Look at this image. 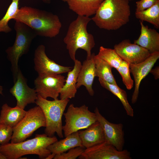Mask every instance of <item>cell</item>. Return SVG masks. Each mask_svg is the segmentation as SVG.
Listing matches in <instances>:
<instances>
[{"mask_svg":"<svg viewBox=\"0 0 159 159\" xmlns=\"http://www.w3.org/2000/svg\"><path fill=\"white\" fill-rule=\"evenodd\" d=\"M30 27L37 35L53 38L58 35L62 24L58 16L47 11L24 6L19 9L13 19Z\"/></svg>","mask_w":159,"mask_h":159,"instance_id":"6da1fadb","label":"cell"},{"mask_svg":"<svg viewBox=\"0 0 159 159\" xmlns=\"http://www.w3.org/2000/svg\"><path fill=\"white\" fill-rule=\"evenodd\" d=\"M129 0H104L92 20L100 29L115 30L126 24L131 14Z\"/></svg>","mask_w":159,"mask_h":159,"instance_id":"7a4b0ae2","label":"cell"},{"mask_svg":"<svg viewBox=\"0 0 159 159\" xmlns=\"http://www.w3.org/2000/svg\"><path fill=\"white\" fill-rule=\"evenodd\" d=\"M91 18L78 15L70 24L63 41L66 45L71 59L74 62L76 59V52L78 49L85 50L87 57L92 54L91 50L95 45L93 36L88 32V24Z\"/></svg>","mask_w":159,"mask_h":159,"instance_id":"3957f363","label":"cell"},{"mask_svg":"<svg viewBox=\"0 0 159 159\" xmlns=\"http://www.w3.org/2000/svg\"><path fill=\"white\" fill-rule=\"evenodd\" d=\"M56 137L48 136L46 134L36 135L32 139L19 143H8L0 145V152L7 159H19L28 154H35L40 159L45 158L51 153L48 146L57 141Z\"/></svg>","mask_w":159,"mask_h":159,"instance_id":"277c9868","label":"cell"},{"mask_svg":"<svg viewBox=\"0 0 159 159\" xmlns=\"http://www.w3.org/2000/svg\"><path fill=\"white\" fill-rule=\"evenodd\" d=\"M69 101L68 99L50 101L38 95L35 103L44 115L46 123L44 132L48 136L52 137L56 133L60 138H63L62 118Z\"/></svg>","mask_w":159,"mask_h":159,"instance_id":"5b68a950","label":"cell"},{"mask_svg":"<svg viewBox=\"0 0 159 159\" xmlns=\"http://www.w3.org/2000/svg\"><path fill=\"white\" fill-rule=\"evenodd\" d=\"M14 26L16 37L13 45L6 50L7 57L11 65L14 83L16 80L19 68V59L29 51L32 40L37 36L34 31L25 24L15 21Z\"/></svg>","mask_w":159,"mask_h":159,"instance_id":"8992f818","label":"cell"},{"mask_svg":"<svg viewBox=\"0 0 159 159\" xmlns=\"http://www.w3.org/2000/svg\"><path fill=\"white\" fill-rule=\"evenodd\" d=\"M46 121L43 112L37 105L26 111L19 123L13 128L11 143H15L24 141L39 128L45 127Z\"/></svg>","mask_w":159,"mask_h":159,"instance_id":"52a82bcc","label":"cell"},{"mask_svg":"<svg viewBox=\"0 0 159 159\" xmlns=\"http://www.w3.org/2000/svg\"><path fill=\"white\" fill-rule=\"evenodd\" d=\"M65 124L62 126L64 136L86 128L97 121L95 112H91L85 105L79 107L70 104L64 113Z\"/></svg>","mask_w":159,"mask_h":159,"instance_id":"ba28073f","label":"cell"},{"mask_svg":"<svg viewBox=\"0 0 159 159\" xmlns=\"http://www.w3.org/2000/svg\"><path fill=\"white\" fill-rule=\"evenodd\" d=\"M34 61V69L38 76L54 75L68 72L72 67L62 66L50 59L45 52V47L39 45L35 49Z\"/></svg>","mask_w":159,"mask_h":159,"instance_id":"9c48e42d","label":"cell"},{"mask_svg":"<svg viewBox=\"0 0 159 159\" xmlns=\"http://www.w3.org/2000/svg\"><path fill=\"white\" fill-rule=\"evenodd\" d=\"M80 159H131L130 152L127 150H117L106 141L85 149L78 157Z\"/></svg>","mask_w":159,"mask_h":159,"instance_id":"30bf717a","label":"cell"},{"mask_svg":"<svg viewBox=\"0 0 159 159\" xmlns=\"http://www.w3.org/2000/svg\"><path fill=\"white\" fill-rule=\"evenodd\" d=\"M65 81V77L61 74L38 76L34 80L35 89L38 95L44 99H57Z\"/></svg>","mask_w":159,"mask_h":159,"instance_id":"8fae6325","label":"cell"},{"mask_svg":"<svg viewBox=\"0 0 159 159\" xmlns=\"http://www.w3.org/2000/svg\"><path fill=\"white\" fill-rule=\"evenodd\" d=\"M97 121L102 129L105 141L113 145L117 150H123L125 144L123 126L121 123L115 124L108 121L96 107L94 110Z\"/></svg>","mask_w":159,"mask_h":159,"instance_id":"7c38bea8","label":"cell"},{"mask_svg":"<svg viewBox=\"0 0 159 159\" xmlns=\"http://www.w3.org/2000/svg\"><path fill=\"white\" fill-rule=\"evenodd\" d=\"M114 49L123 60L129 64L140 63L151 54L147 49L136 44L131 43L127 39L115 44Z\"/></svg>","mask_w":159,"mask_h":159,"instance_id":"4fadbf2b","label":"cell"},{"mask_svg":"<svg viewBox=\"0 0 159 159\" xmlns=\"http://www.w3.org/2000/svg\"><path fill=\"white\" fill-rule=\"evenodd\" d=\"M10 92L16 99V106L24 109L29 104L35 103L38 94L35 89L29 87L20 69L16 81Z\"/></svg>","mask_w":159,"mask_h":159,"instance_id":"5bb4252c","label":"cell"},{"mask_svg":"<svg viewBox=\"0 0 159 159\" xmlns=\"http://www.w3.org/2000/svg\"><path fill=\"white\" fill-rule=\"evenodd\" d=\"M159 58V52L151 53L143 61L138 64H130V72L135 81V88L131 98V102L134 104L138 100L139 88L142 80L150 73L151 69Z\"/></svg>","mask_w":159,"mask_h":159,"instance_id":"9a60e30c","label":"cell"},{"mask_svg":"<svg viewBox=\"0 0 159 159\" xmlns=\"http://www.w3.org/2000/svg\"><path fill=\"white\" fill-rule=\"evenodd\" d=\"M95 77V68L93 53L90 56L87 57L86 59L82 65L77 80V89L82 86H84L89 94L91 96H93L94 91L92 85Z\"/></svg>","mask_w":159,"mask_h":159,"instance_id":"2e32d148","label":"cell"},{"mask_svg":"<svg viewBox=\"0 0 159 159\" xmlns=\"http://www.w3.org/2000/svg\"><path fill=\"white\" fill-rule=\"evenodd\" d=\"M141 31L138 38L134 41L148 50L150 54L159 52V33L155 30L150 28L140 21Z\"/></svg>","mask_w":159,"mask_h":159,"instance_id":"e0dca14e","label":"cell"},{"mask_svg":"<svg viewBox=\"0 0 159 159\" xmlns=\"http://www.w3.org/2000/svg\"><path fill=\"white\" fill-rule=\"evenodd\" d=\"M84 129L78 132L82 145L86 149L105 141L102 129L97 121Z\"/></svg>","mask_w":159,"mask_h":159,"instance_id":"ac0fdd59","label":"cell"},{"mask_svg":"<svg viewBox=\"0 0 159 159\" xmlns=\"http://www.w3.org/2000/svg\"><path fill=\"white\" fill-rule=\"evenodd\" d=\"M72 69L67 73L65 83L60 92L61 99H69L74 98L77 92L76 83L78 74L82 66L80 61L76 59Z\"/></svg>","mask_w":159,"mask_h":159,"instance_id":"d6986e66","label":"cell"},{"mask_svg":"<svg viewBox=\"0 0 159 159\" xmlns=\"http://www.w3.org/2000/svg\"><path fill=\"white\" fill-rule=\"evenodd\" d=\"M104 0H67L69 8L78 15L88 17L94 15Z\"/></svg>","mask_w":159,"mask_h":159,"instance_id":"ffe728a7","label":"cell"},{"mask_svg":"<svg viewBox=\"0 0 159 159\" xmlns=\"http://www.w3.org/2000/svg\"><path fill=\"white\" fill-rule=\"evenodd\" d=\"M83 146L78 132L72 133L63 139L57 140L49 145L47 149L51 153L55 155L65 152L74 147Z\"/></svg>","mask_w":159,"mask_h":159,"instance_id":"44dd1931","label":"cell"},{"mask_svg":"<svg viewBox=\"0 0 159 159\" xmlns=\"http://www.w3.org/2000/svg\"><path fill=\"white\" fill-rule=\"evenodd\" d=\"M26 111L16 106H9L6 103L1 107L0 115V124L13 128L16 125L25 115Z\"/></svg>","mask_w":159,"mask_h":159,"instance_id":"7402d4cb","label":"cell"},{"mask_svg":"<svg viewBox=\"0 0 159 159\" xmlns=\"http://www.w3.org/2000/svg\"><path fill=\"white\" fill-rule=\"evenodd\" d=\"M98 80L102 87L110 91L119 99L127 115L133 117L134 115V110L128 101L126 91L120 88L117 85L110 83L99 78Z\"/></svg>","mask_w":159,"mask_h":159,"instance_id":"603a6c76","label":"cell"},{"mask_svg":"<svg viewBox=\"0 0 159 159\" xmlns=\"http://www.w3.org/2000/svg\"><path fill=\"white\" fill-rule=\"evenodd\" d=\"M96 77L110 83L117 85L112 72V67L107 62L93 53Z\"/></svg>","mask_w":159,"mask_h":159,"instance_id":"cb8c5ba5","label":"cell"},{"mask_svg":"<svg viewBox=\"0 0 159 159\" xmlns=\"http://www.w3.org/2000/svg\"><path fill=\"white\" fill-rule=\"evenodd\" d=\"M136 18L140 21L151 24L156 28H159V1L151 7L144 10L135 12Z\"/></svg>","mask_w":159,"mask_h":159,"instance_id":"d4e9b609","label":"cell"},{"mask_svg":"<svg viewBox=\"0 0 159 159\" xmlns=\"http://www.w3.org/2000/svg\"><path fill=\"white\" fill-rule=\"evenodd\" d=\"M97 55L107 62L112 68L116 69L123 60L114 49L105 48L103 46L100 47Z\"/></svg>","mask_w":159,"mask_h":159,"instance_id":"484cf974","label":"cell"},{"mask_svg":"<svg viewBox=\"0 0 159 159\" xmlns=\"http://www.w3.org/2000/svg\"><path fill=\"white\" fill-rule=\"evenodd\" d=\"M19 0H12L6 12L3 17L0 20V32L8 33L11 32L12 29L8 25L10 20L13 19L18 12Z\"/></svg>","mask_w":159,"mask_h":159,"instance_id":"4316f807","label":"cell"},{"mask_svg":"<svg viewBox=\"0 0 159 159\" xmlns=\"http://www.w3.org/2000/svg\"><path fill=\"white\" fill-rule=\"evenodd\" d=\"M130 64L122 60L116 69L121 75L123 83L128 90H130L134 85V80L131 78L130 73Z\"/></svg>","mask_w":159,"mask_h":159,"instance_id":"83f0119b","label":"cell"},{"mask_svg":"<svg viewBox=\"0 0 159 159\" xmlns=\"http://www.w3.org/2000/svg\"><path fill=\"white\" fill-rule=\"evenodd\" d=\"M86 148L83 146L72 148L68 150L67 153L64 152L56 154L54 159H76L80 156Z\"/></svg>","mask_w":159,"mask_h":159,"instance_id":"f1b7e54d","label":"cell"},{"mask_svg":"<svg viewBox=\"0 0 159 159\" xmlns=\"http://www.w3.org/2000/svg\"><path fill=\"white\" fill-rule=\"evenodd\" d=\"M13 128L8 125L0 124V144L4 145L11 140L13 134Z\"/></svg>","mask_w":159,"mask_h":159,"instance_id":"f546056e","label":"cell"},{"mask_svg":"<svg viewBox=\"0 0 159 159\" xmlns=\"http://www.w3.org/2000/svg\"><path fill=\"white\" fill-rule=\"evenodd\" d=\"M159 0H140L136 2L135 12L146 9L155 4Z\"/></svg>","mask_w":159,"mask_h":159,"instance_id":"4dcf8cb0","label":"cell"},{"mask_svg":"<svg viewBox=\"0 0 159 159\" xmlns=\"http://www.w3.org/2000/svg\"><path fill=\"white\" fill-rule=\"evenodd\" d=\"M150 72L154 76L155 80H157L159 78V67L157 66L154 68H152L150 70Z\"/></svg>","mask_w":159,"mask_h":159,"instance_id":"1f68e13d","label":"cell"},{"mask_svg":"<svg viewBox=\"0 0 159 159\" xmlns=\"http://www.w3.org/2000/svg\"><path fill=\"white\" fill-rule=\"evenodd\" d=\"M56 155L53 153H51L45 159H52L54 158Z\"/></svg>","mask_w":159,"mask_h":159,"instance_id":"d6a6232c","label":"cell"},{"mask_svg":"<svg viewBox=\"0 0 159 159\" xmlns=\"http://www.w3.org/2000/svg\"><path fill=\"white\" fill-rule=\"evenodd\" d=\"M0 159H7L6 157L0 152Z\"/></svg>","mask_w":159,"mask_h":159,"instance_id":"836d02e7","label":"cell"},{"mask_svg":"<svg viewBox=\"0 0 159 159\" xmlns=\"http://www.w3.org/2000/svg\"><path fill=\"white\" fill-rule=\"evenodd\" d=\"M2 90L3 87L1 86H0V94L2 95Z\"/></svg>","mask_w":159,"mask_h":159,"instance_id":"e575fe53","label":"cell"},{"mask_svg":"<svg viewBox=\"0 0 159 159\" xmlns=\"http://www.w3.org/2000/svg\"><path fill=\"white\" fill-rule=\"evenodd\" d=\"M44 2L47 3H49L50 2L51 0H42Z\"/></svg>","mask_w":159,"mask_h":159,"instance_id":"d590c367","label":"cell"},{"mask_svg":"<svg viewBox=\"0 0 159 159\" xmlns=\"http://www.w3.org/2000/svg\"><path fill=\"white\" fill-rule=\"evenodd\" d=\"M61 0L64 2H67V0Z\"/></svg>","mask_w":159,"mask_h":159,"instance_id":"8d00e7d4","label":"cell"},{"mask_svg":"<svg viewBox=\"0 0 159 159\" xmlns=\"http://www.w3.org/2000/svg\"><path fill=\"white\" fill-rule=\"evenodd\" d=\"M129 1H132V0H129Z\"/></svg>","mask_w":159,"mask_h":159,"instance_id":"74e56055","label":"cell"}]
</instances>
